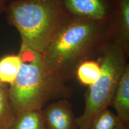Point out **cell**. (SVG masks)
<instances>
[{"label": "cell", "instance_id": "6da1fadb", "mask_svg": "<svg viewBox=\"0 0 129 129\" xmlns=\"http://www.w3.org/2000/svg\"><path fill=\"white\" fill-rule=\"evenodd\" d=\"M111 40L109 20L72 17L42 55L47 67L68 83L81 63L99 57Z\"/></svg>", "mask_w": 129, "mask_h": 129}, {"label": "cell", "instance_id": "4fadbf2b", "mask_svg": "<svg viewBox=\"0 0 129 129\" xmlns=\"http://www.w3.org/2000/svg\"><path fill=\"white\" fill-rule=\"evenodd\" d=\"M120 127H122L116 114L106 108L95 116L88 129H119Z\"/></svg>", "mask_w": 129, "mask_h": 129}, {"label": "cell", "instance_id": "5bb4252c", "mask_svg": "<svg viewBox=\"0 0 129 129\" xmlns=\"http://www.w3.org/2000/svg\"><path fill=\"white\" fill-rule=\"evenodd\" d=\"M10 0H0V13H4L8 3Z\"/></svg>", "mask_w": 129, "mask_h": 129}, {"label": "cell", "instance_id": "5b68a950", "mask_svg": "<svg viewBox=\"0 0 129 129\" xmlns=\"http://www.w3.org/2000/svg\"><path fill=\"white\" fill-rule=\"evenodd\" d=\"M72 17L108 21L114 0H59Z\"/></svg>", "mask_w": 129, "mask_h": 129}, {"label": "cell", "instance_id": "9a60e30c", "mask_svg": "<svg viewBox=\"0 0 129 129\" xmlns=\"http://www.w3.org/2000/svg\"><path fill=\"white\" fill-rule=\"evenodd\" d=\"M119 129H127V128H124V127H120Z\"/></svg>", "mask_w": 129, "mask_h": 129}, {"label": "cell", "instance_id": "7a4b0ae2", "mask_svg": "<svg viewBox=\"0 0 129 129\" xmlns=\"http://www.w3.org/2000/svg\"><path fill=\"white\" fill-rule=\"evenodd\" d=\"M22 64L9 88L15 114L26 110H42L51 101L70 98L73 89L47 65L42 53L20 45Z\"/></svg>", "mask_w": 129, "mask_h": 129}, {"label": "cell", "instance_id": "277c9868", "mask_svg": "<svg viewBox=\"0 0 129 129\" xmlns=\"http://www.w3.org/2000/svg\"><path fill=\"white\" fill-rule=\"evenodd\" d=\"M128 56L111 40L98 58L101 73L98 80L88 87L85 92L84 111L77 118L78 129H88L95 116L111 106L118 84L128 63Z\"/></svg>", "mask_w": 129, "mask_h": 129}, {"label": "cell", "instance_id": "30bf717a", "mask_svg": "<svg viewBox=\"0 0 129 129\" xmlns=\"http://www.w3.org/2000/svg\"><path fill=\"white\" fill-rule=\"evenodd\" d=\"M9 129H46L41 110H26L18 112Z\"/></svg>", "mask_w": 129, "mask_h": 129}, {"label": "cell", "instance_id": "8fae6325", "mask_svg": "<svg viewBox=\"0 0 129 129\" xmlns=\"http://www.w3.org/2000/svg\"><path fill=\"white\" fill-rule=\"evenodd\" d=\"M9 88V85L0 83V129H9L15 120Z\"/></svg>", "mask_w": 129, "mask_h": 129}, {"label": "cell", "instance_id": "3957f363", "mask_svg": "<svg viewBox=\"0 0 129 129\" xmlns=\"http://www.w3.org/2000/svg\"><path fill=\"white\" fill-rule=\"evenodd\" d=\"M4 13L21 45L41 53L72 17L59 0H12Z\"/></svg>", "mask_w": 129, "mask_h": 129}, {"label": "cell", "instance_id": "8992f818", "mask_svg": "<svg viewBox=\"0 0 129 129\" xmlns=\"http://www.w3.org/2000/svg\"><path fill=\"white\" fill-rule=\"evenodd\" d=\"M41 112L46 129H78L77 117L68 99L53 102Z\"/></svg>", "mask_w": 129, "mask_h": 129}, {"label": "cell", "instance_id": "52a82bcc", "mask_svg": "<svg viewBox=\"0 0 129 129\" xmlns=\"http://www.w3.org/2000/svg\"><path fill=\"white\" fill-rule=\"evenodd\" d=\"M109 23L112 41L129 55V0H114Z\"/></svg>", "mask_w": 129, "mask_h": 129}, {"label": "cell", "instance_id": "7c38bea8", "mask_svg": "<svg viewBox=\"0 0 129 129\" xmlns=\"http://www.w3.org/2000/svg\"><path fill=\"white\" fill-rule=\"evenodd\" d=\"M101 73L98 60H89L81 63L77 68L75 76L82 84L90 87L98 80Z\"/></svg>", "mask_w": 129, "mask_h": 129}, {"label": "cell", "instance_id": "9c48e42d", "mask_svg": "<svg viewBox=\"0 0 129 129\" xmlns=\"http://www.w3.org/2000/svg\"><path fill=\"white\" fill-rule=\"evenodd\" d=\"M22 64L20 54H7L0 59V83L10 86L18 75Z\"/></svg>", "mask_w": 129, "mask_h": 129}, {"label": "cell", "instance_id": "ba28073f", "mask_svg": "<svg viewBox=\"0 0 129 129\" xmlns=\"http://www.w3.org/2000/svg\"><path fill=\"white\" fill-rule=\"evenodd\" d=\"M111 106L116 111L120 124L129 129V64H127L118 84Z\"/></svg>", "mask_w": 129, "mask_h": 129}]
</instances>
